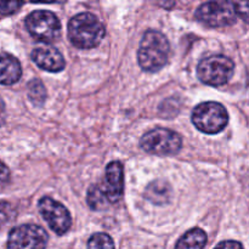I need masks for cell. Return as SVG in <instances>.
<instances>
[{
    "label": "cell",
    "mask_w": 249,
    "mask_h": 249,
    "mask_svg": "<svg viewBox=\"0 0 249 249\" xmlns=\"http://www.w3.org/2000/svg\"><path fill=\"white\" fill-rule=\"evenodd\" d=\"M68 39L79 49H92L99 45L106 34L104 24L90 12H82L68 22Z\"/></svg>",
    "instance_id": "cell-1"
},
{
    "label": "cell",
    "mask_w": 249,
    "mask_h": 249,
    "mask_svg": "<svg viewBox=\"0 0 249 249\" xmlns=\"http://www.w3.org/2000/svg\"><path fill=\"white\" fill-rule=\"evenodd\" d=\"M170 44L167 36L158 31H147L141 39L139 48V65L150 73L158 72L168 62Z\"/></svg>",
    "instance_id": "cell-2"
},
{
    "label": "cell",
    "mask_w": 249,
    "mask_h": 249,
    "mask_svg": "<svg viewBox=\"0 0 249 249\" xmlns=\"http://www.w3.org/2000/svg\"><path fill=\"white\" fill-rule=\"evenodd\" d=\"M192 123L202 133L218 134L228 125V111L219 102H203L195 107L192 112Z\"/></svg>",
    "instance_id": "cell-3"
},
{
    "label": "cell",
    "mask_w": 249,
    "mask_h": 249,
    "mask_svg": "<svg viewBox=\"0 0 249 249\" xmlns=\"http://www.w3.org/2000/svg\"><path fill=\"white\" fill-rule=\"evenodd\" d=\"M235 65L224 55H212L203 58L197 67V75L204 84L220 87L231 79Z\"/></svg>",
    "instance_id": "cell-4"
},
{
    "label": "cell",
    "mask_w": 249,
    "mask_h": 249,
    "mask_svg": "<svg viewBox=\"0 0 249 249\" xmlns=\"http://www.w3.org/2000/svg\"><path fill=\"white\" fill-rule=\"evenodd\" d=\"M235 5L230 0H211L197 9L196 18L206 26L228 27L236 22L237 17Z\"/></svg>",
    "instance_id": "cell-5"
},
{
    "label": "cell",
    "mask_w": 249,
    "mask_h": 249,
    "mask_svg": "<svg viewBox=\"0 0 249 249\" xmlns=\"http://www.w3.org/2000/svg\"><path fill=\"white\" fill-rule=\"evenodd\" d=\"M141 148L151 155L170 156L179 152L182 147L181 136L175 131L157 128L148 131L141 138Z\"/></svg>",
    "instance_id": "cell-6"
},
{
    "label": "cell",
    "mask_w": 249,
    "mask_h": 249,
    "mask_svg": "<svg viewBox=\"0 0 249 249\" xmlns=\"http://www.w3.org/2000/svg\"><path fill=\"white\" fill-rule=\"evenodd\" d=\"M26 28L36 40L51 43L60 36L61 24L55 14L46 10H38L27 16Z\"/></svg>",
    "instance_id": "cell-7"
},
{
    "label": "cell",
    "mask_w": 249,
    "mask_h": 249,
    "mask_svg": "<svg viewBox=\"0 0 249 249\" xmlns=\"http://www.w3.org/2000/svg\"><path fill=\"white\" fill-rule=\"evenodd\" d=\"M39 213L56 235H65L72 226V218L65 206L50 197H43L38 203Z\"/></svg>",
    "instance_id": "cell-8"
},
{
    "label": "cell",
    "mask_w": 249,
    "mask_h": 249,
    "mask_svg": "<svg viewBox=\"0 0 249 249\" xmlns=\"http://www.w3.org/2000/svg\"><path fill=\"white\" fill-rule=\"evenodd\" d=\"M48 233L40 226L33 224L17 226L9 233L7 247L12 249L44 248L48 245Z\"/></svg>",
    "instance_id": "cell-9"
},
{
    "label": "cell",
    "mask_w": 249,
    "mask_h": 249,
    "mask_svg": "<svg viewBox=\"0 0 249 249\" xmlns=\"http://www.w3.org/2000/svg\"><path fill=\"white\" fill-rule=\"evenodd\" d=\"M104 191L109 203H116L121 199L124 191L123 165L118 160H113L106 167Z\"/></svg>",
    "instance_id": "cell-10"
},
{
    "label": "cell",
    "mask_w": 249,
    "mask_h": 249,
    "mask_svg": "<svg viewBox=\"0 0 249 249\" xmlns=\"http://www.w3.org/2000/svg\"><path fill=\"white\" fill-rule=\"evenodd\" d=\"M32 60L39 68L51 73H58L63 71L66 62L60 51L50 45H43L32 51Z\"/></svg>",
    "instance_id": "cell-11"
},
{
    "label": "cell",
    "mask_w": 249,
    "mask_h": 249,
    "mask_svg": "<svg viewBox=\"0 0 249 249\" xmlns=\"http://www.w3.org/2000/svg\"><path fill=\"white\" fill-rule=\"evenodd\" d=\"M22 75V68L18 60L10 53L1 55V84L12 85L18 82Z\"/></svg>",
    "instance_id": "cell-12"
},
{
    "label": "cell",
    "mask_w": 249,
    "mask_h": 249,
    "mask_svg": "<svg viewBox=\"0 0 249 249\" xmlns=\"http://www.w3.org/2000/svg\"><path fill=\"white\" fill-rule=\"evenodd\" d=\"M207 245V235L203 230L196 228L185 233L178 243L177 248H203Z\"/></svg>",
    "instance_id": "cell-13"
},
{
    "label": "cell",
    "mask_w": 249,
    "mask_h": 249,
    "mask_svg": "<svg viewBox=\"0 0 249 249\" xmlns=\"http://www.w3.org/2000/svg\"><path fill=\"white\" fill-rule=\"evenodd\" d=\"M146 196L151 202L156 204H162L169 201L170 189L167 184L162 181H155L148 185Z\"/></svg>",
    "instance_id": "cell-14"
},
{
    "label": "cell",
    "mask_w": 249,
    "mask_h": 249,
    "mask_svg": "<svg viewBox=\"0 0 249 249\" xmlns=\"http://www.w3.org/2000/svg\"><path fill=\"white\" fill-rule=\"evenodd\" d=\"M87 202L90 208L94 209V211H102V209L107 208L109 201L105 194L104 189H101L97 185H94L88 191Z\"/></svg>",
    "instance_id": "cell-15"
},
{
    "label": "cell",
    "mask_w": 249,
    "mask_h": 249,
    "mask_svg": "<svg viewBox=\"0 0 249 249\" xmlns=\"http://www.w3.org/2000/svg\"><path fill=\"white\" fill-rule=\"evenodd\" d=\"M28 99L34 106H43L46 100V90L39 79H33L28 83Z\"/></svg>",
    "instance_id": "cell-16"
},
{
    "label": "cell",
    "mask_w": 249,
    "mask_h": 249,
    "mask_svg": "<svg viewBox=\"0 0 249 249\" xmlns=\"http://www.w3.org/2000/svg\"><path fill=\"white\" fill-rule=\"evenodd\" d=\"M89 248H114V243L112 238L107 233H94L88 241Z\"/></svg>",
    "instance_id": "cell-17"
},
{
    "label": "cell",
    "mask_w": 249,
    "mask_h": 249,
    "mask_svg": "<svg viewBox=\"0 0 249 249\" xmlns=\"http://www.w3.org/2000/svg\"><path fill=\"white\" fill-rule=\"evenodd\" d=\"M24 0H1V15L7 16L18 11Z\"/></svg>",
    "instance_id": "cell-18"
},
{
    "label": "cell",
    "mask_w": 249,
    "mask_h": 249,
    "mask_svg": "<svg viewBox=\"0 0 249 249\" xmlns=\"http://www.w3.org/2000/svg\"><path fill=\"white\" fill-rule=\"evenodd\" d=\"M233 5L238 16L249 24V0H233Z\"/></svg>",
    "instance_id": "cell-19"
},
{
    "label": "cell",
    "mask_w": 249,
    "mask_h": 249,
    "mask_svg": "<svg viewBox=\"0 0 249 249\" xmlns=\"http://www.w3.org/2000/svg\"><path fill=\"white\" fill-rule=\"evenodd\" d=\"M155 1L157 2L160 7H163V9H167V10L173 9L175 5V0H155Z\"/></svg>",
    "instance_id": "cell-20"
},
{
    "label": "cell",
    "mask_w": 249,
    "mask_h": 249,
    "mask_svg": "<svg viewBox=\"0 0 249 249\" xmlns=\"http://www.w3.org/2000/svg\"><path fill=\"white\" fill-rule=\"evenodd\" d=\"M216 247H224V248H228V247H237V248H241L242 247V243L240 242H236V241H226V242H221L219 243Z\"/></svg>",
    "instance_id": "cell-21"
},
{
    "label": "cell",
    "mask_w": 249,
    "mask_h": 249,
    "mask_svg": "<svg viewBox=\"0 0 249 249\" xmlns=\"http://www.w3.org/2000/svg\"><path fill=\"white\" fill-rule=\"evenodd\" d=\"M32 2H36V4H61V2H65L66 0H31Z\"/></svg>",
    "instance_id": "cell-22"
},
{
    "label": "cell",
    "mask_w": 249,
    "mask_h": 249,
    "mask_svg": "<svg viewBox=\"0 0 249 249\" xmlns=\"http://www.w3.org/2000/svg\"><path fill=\"white\" fill-rule=\"evenodd\" d=\"M7 174H9V170H7L6 165L2 164V175H1L2 185H5V182H6V177H7Z\"/></svg>",
    "instance_id": "cell-23"
}]
</instances>
